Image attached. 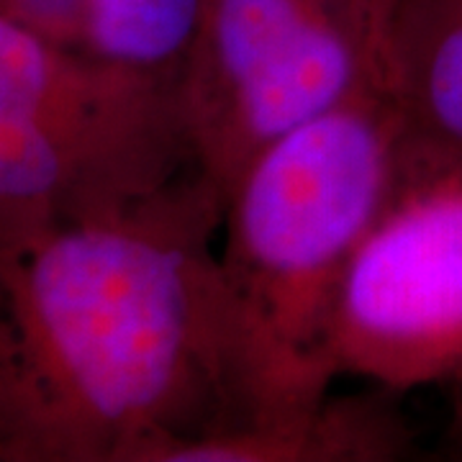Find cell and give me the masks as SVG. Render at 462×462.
Instances as JSON below:
<instances>
[{"instance_id": "6da1fadb", "label": "cell", "mask_w": 462, "mask_h": 462, "mask_svg": "<svg viewBox=\"0 0 462 462\" xmlns=\"http://www.w3.org/2000/svg\"><path fill=\"white\" fill-rule=\"evenodd\" d=\"M190 175L90 218H0V462H157L239 421L214 231Z\"/></svg>"}, {"instance_id": "7a4b0ae2", "label": "cell", "mask_w": 462, "mask_h": 462, "mask_svg": "<svg viewBox=\"0 0 462 462\" xmlns=\"http://www.w3.org/2000/svg\"><path fill=\"white\" fill-rule=\"evenodd\" d=\"M403 132L388 93L360 96L273 142L229 188L218 282L231 431L278 427L329 398L337 303Z\"/></svg>"}, {"instance_id": "3957f363", "label": "cell", "mask_w": 462, "mask_h": 462, "mask_svg": "<svg viewBox=\"0 0 462 462\" xmlns=\"http://www.w3.org/2000/svg\"><path fill=\"white\" fill-rule=\"evenodd\" d=\"M196 172L175 80L0 18V218L118 214Z\"/></svg>"}, {"instance_id": "277c9868", "label": "cell", "mask_w": 462, "mask_h": 462, "mask_svg": "<svg viewBox=\"0 0 462 462\" xmlns=\"http://www.w3.org/2000/svg\"><path fill=\"white\" fill-rule=\"evenodd\" d=\"M396 0H206L180 106L199 170L226 199L273 142L349 100L391 96Z\"/></svg>"}, {"instance_id": "5b68a950", "label": "cell", "mask_w": 462, "mask_h": 462, "mask_svg": "<svg viewBox=\"0 0 462 462\" xmlns=\"http://www.w3.org/2000/svg\"><path fill=\"white\" fill-rule=\"evenodd\" d=\"M337 375L391 393L462 378V149L401 136L334 316Z\"/></svg>"}, {"instance_id": "8992f818", "label": "cell", "mask_w": 462, "mask_h": 462, "mask_svg": "<svg viewBox=\"0 0 462 462\" xmlns=\"http://www.w3.org/2000/svg\"><path fill=\"white\" fill-rule=\"evenodd\" d=\"M398 393L375 388L329 396L314 411L267 430L185 439L157 462H393L411 455V430Z\"/></svg>"}, {"instance_id": "52a82bcc", "label": "cell", "mask_w": 462, "mask_h": 462, "mask_svg": "<svg viewBox=\"0 0 462 462\" xmlns=\"http://www.w3.org/2000/svg\"><path fill=\"white\" fill-rule=\"evenodd\" d=\"M391 98L413 134L462 149V0H396Z\"/></svg>"}, {"instance_id": "ba28073f", "label": "cell", "mask_w": 462, "mask_h": 462, "mask_svg": "<svg viewBox=\"0 0 462 462\" xmlns=\"http://www.w3.org/2000/svg\"><path fill=\"white\" fill-rule=\"evenodd\" d=\"M206 0H93L88 54L180 83Z\"/></svg>"}, {"instance_id": "9c48e42d", "label": "cell", "mask_w": 462, "mask_h": 462, "mask_svg": "<svg viewBox=\"0 0 462 462\" xmlns=\"http://www.w3.org/2000/svg\"><path fill=\"white\" fill-rule=\"evenodd\" d=\"M93 0H0V18L65 50H88Z\"/></svg>"}, {"instance_id": "30bf717a", "label": "cell", "mask_w": 462, "mask_h": 462, "mask_svg": "<svg viewBox=\"0 0 462 462\" xmlns=\"http://www.w3.org/2000/svg\"><path fill=\"white\" fill-rule=\"evenodd\" d=\"M449 442H452V452H457V457H462V393L457 398V406H455V416H452V424H449Z\"/></svg>"}]
</instances>
